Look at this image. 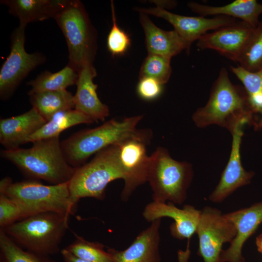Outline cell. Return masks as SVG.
<instances>
[{
	"instance_id": "6da1fadb",
	"label": "cell",
	"mask_w": 262,
	"mask_h": 262,
	"mask_svg": "<svg viewBox=\"0 0 262 262\" xmlns=\"http://www.w3.org/2000/svg\"><path fill=\"white\" fill-rule=\"evenodd\" d=\"M257 115L244 87L233 84L227 69L223 67L213 85L208 101L195 112L192 118L198 127L216 124L231 132L240 124H249L259 129Z\"/></svg>"
},
{
	"instance_id": "7a4b0ae2",
	"label": "cell",
	"mask_w": 262,
	"mask_h": 262,
	"mask_svg": "<svg viewBox=\"0 0 262 262\" xmlns=\"http://www.w3.org/2000/svg\"><path fill=\"white\" fill-rule=\"evenodd\" d=\"M0 155L25 175L51 184L68 182L76 170L65 156L59 136L34 141L28 148L2 150Z\"/></svg>"
},
{
	"instance_id": "3957f363",
	"label": "cell",
	"mask_w": 262,
	"mask_h": 262,
	"mask_svg": "<svg viewBox=\"0 0 262 262\" xmlns=\"http://www.w3.org/2000/svg\"><path fill=\"white\" fill-rule=\"evenodd\" d=\"M68 182L47 185L35 180L13 182L10 177H5L0 182V194L18 206L23 218L45 212L70 215L76 205L71 199Z\"/></svg>"
},
{
	"instance_id": "277c9868",
	"label": "cell",
	"mask_w": 262,
	"mask_h": 262,
	"mask_svg": "<svg viewBox=\"0 0 262 262\" xmlns=\"http://www.w3.org/2000/svg\"><path fill=\"white\" fill-rule=\"evenodd\" d=\"M69 215L55 212L35 214L1 229L26 250L49 256L58 253L68 228Z\"/></svg>"
},
{
	"instance_id": "5b68a950",
	"label": "cell",
	"mask_w": 262,
	"mask_h": 262,
	"mask_svg": "<svg viewBox=\"0 0 262 262\" xmlns=\"http://www.w3.org/2000/svg\"><path fill=\"white\" fill-rule=\"evenodd\" d=\"M143 116H133L121 121L112 119L98 127L72 134L61 142L67 162L76 168L82 165L92 155L136 132V127Z\"/></svg>"
},
{
	"instance_id": "8992f818",
	"label": "cell",
	"mask_w": 262,
	"mask_h": 262,
	"mask_svg": "<svg viewBox=\"0 0 262 262\" xmlns=\"http://www.w3.org/2000/svg\"><path fill=\"white\" fill-rule=\"evenodd\" d=\"M54 19L66 40L68 65L78 72L83 66L93 64L97 50L96 33L82 3L68 0Z\"/></svg>"
},
{
	"instance_id": "52a82bcc",
	"label": "cell",
	"mask_w": 262,
	"mask_h": 262,
	"mask_svg": "<svg viewBox=\"0 0 262 262\" xmlns=\"http://www.w3.org/2000/svg\"><path fill=\"white\" fill-rule=\"evenodd\" d=\"M193 176L190 163L175 160L163 147H157L150 156L147 181L154 201L182 204Z\"/></svg>"
},
{
	"instance_id": "ba28073f",
	"label": "cell",
	"mask_w": 262,
	"mask_h": 262,
	"mask_svg": "<svg viewBox=\"0 0 262 262\" xmlns=\"http://www.w3.org/2000/svg\"><path fill=\"white\" fill-rule=\"evenodd\" d=\"M119 179H123V175L115 144L99 151L90 162L76 168L68 182L71 199L75 205L82 198L103 199L108 184Z\"/></svg>"
},
{
	"instance_id": "9c48e42d",
	"label": "cell",
	"mask_w": 262,
	"mask_h": 262,
	"mask_svg": "<svg viewBox=\"0 0 262 262\" xmlns=\"http://www.w3.org/2000/svg\"><path fill=\"white\" fill-rule=\"evenodd\" d=\"M152 136L149 129L138 130L115 144L125 183L121 195L123 201H127L137 187L147 181L150 156L147 155V146Z\"/></svg>"
},
{
	"instance_id": "30bf717a",
	"label": "cell",
	"mask_w": 262,
	"mask_h": 262,
	"mask_svg": "<svg viewBox=\"0 0 262 262\" xmlns=\"http://www.w3.org/2000/svg\"><path fill=\"white\" fill-rule=\"evenodd\" d=\"M26 26L19 25L12 34L10 52L0 70V97L8 99L22 81L45 61L39 52L29 53L25 49Z\"/></svg>"
},
{
	"instance_id": "8fae6325",
	"label": "cell",
	"mask_w": 262,
	"mask_h": 262,
	"mask_svg": "<svg viewBox=\"0 0 262 262\" xmlns=\"http://www.w3.org/2000/svg\"><path fill=\"white\" fill-rule=\"evenodd\" d=\"M199 239L197 254L204 262H220L223 245L230 243L235 227L217 209L206 207L201 211L196 232Z\"/></svg>"
},
{
	"instance_id": "7c38bea8",
	"label": "cell",
	"mask_w": 262,
	"mask_h": 262,
	"mask_svg": "<svg viewBox=\"0 0 262 262\" xmlns=\"http://www.w3.org/2000/svg\"><path fill=\"white\" fill-rule=\"evenodd\" d=\"M200 214L201 211L190 205H185L182 209H180L171 202L166 203L153 201L146 206L143 216L149 222L165 217L174 220V222L170 226L171 235L179 240H188L186 251L179 256L180 262H186L190 254L188 248L190 240L196 232Z\"/></svg>"
},
{
	"instance_id": "4fadbf2b",
	"label": "cell",
	"mask_w": 262,
	"mask_h": 262,
	"mask_svg": "<svg viewBox=\"0 0 262 262\" xmlns=\"http://www.w3.org/2000/svg\"><path fill=\"white\" fill-rule=\"evenodd\" d=\"M254 29L245 21H236L205 33L197 41L196 46L201 49L215 50L228 59L238 62Z\"/></svg>"
},
{
	"instance_id": "5bb4252c",
	"label": "cell",
	"mask_w": 262,
	"mask_h": 262,
	"mask_svg": "<svg viewBox=\"0 0 262 262\" xmlns=\"http://www.w3.org/2000/svg\"><path fill=\"white\" fill-rule=\"evenodd\" d=\"M137 10L140 13L165 19L172 25L174 30L190 45L208 31L216 30L237 21L236 18L225 16H217L210 18L202 16H184L172 13L157 6L148 9L137 8Z\"/></svg>"
},
{
	"instance_id": "9a60e30c",
	"label": "cell",
	"mask_w": 262,
	"mask_h": 262,
	"mask_svg": "<svg viewBox=\"0 0 262 262\" xmlns=\"http://www.w3.org/2000/svg\"><path fill=\"white\" fill-rule=\"evenodd\" d=\"M244 125H238L231 132L232 141L229 159L219 183L209 197L213 202L223 201L237 189L249 184L254 175V172L246 171L241 163L240 147Z\"/></svg>"
},
{
	"instance_id": "2e32d148",
	"label": "cell",
	"mask_w": 262,
	"mask_h": 262,
	"mask_svg": "<svg viewBox=\"0 0 262 262\" xmlns=\"http://www.w3.org/2000/svg\"><path fill=\"white\" fill-rule=\"evenodd\" d=\"M225 215L235 226L236 234L229 248L222 250L220 262H244L243 245L262 223V201Z\"/></svg>"
},
{
	"instance_id": "e0dca14e",
	"label": "cell",
	"mask_w": 262,
	"mask_h": 262,
	"mask_svg": "<svg viewBox=\"0 0 262 262\" xmlns=\"http://www.w3.org/2000/svg\"><path fill=\"white\" fill-rule=\"evenodd\" d=\"M96 76V70L93 64L83 66L78 71L77 90L74 95V109L94 122L104 121L110 114L108 106L103 103L98 96V85L93 82Z\"/></svg>"
},
{
	"instance_id": "ac0fdd59",
	"label": "cell",
	"mask_w": 262,
	"mask_h": 262,
	"mask_svg": "<svg viewBox=\"0 0 262 262\" xmlns=\"http://www.w3.org/2000/svg\"><path fill=\"white\" fill-rule=\"evenodd\" d=\"M46 120L32 107L22 114L0 120V143L5 149L19 147Z\"/></svg>"
},
{
	"instance_id": "d6986e66",
	"label": "cell",
	"mask_w": 262,
	"mask_h": 262,
	"mask_svg": "<svg viewBox=\"0 0 262 262\" xmlns=\"http://www.w3.org/2000/svg\"><path fill=\"white\" fill-rule=\"evenodd\" d=\"M151 223V225L142 231L125 250L118 251L110 248L115 262H160L159 246L161 219Z\"/></svg>"
},
{
	"instance_id": "ffe728a7",
	"label": "cell",
	"mask_w": 262,
	"mask_h": 262,
	"mask_svg": "<svg viewBox=\"0 0 262 262\" xmlns=\"http://www.w3.org/2000/svg\"><path fill=\"white\" fill-rule=\"evenodd\" d=\"M140 21L144 31L148 53L167 58L189 49L191 45L175 30L166 31L156 26L147 14L140 13Z\"/></svg>"
},
{
	"instance_id": "44dd1931",
	"label": "cell",
	"mask_w": 262,
	"mask_h": 262,
	"mask_svg": "<svg viewBox=\"0 0 262 262\" xmlns=\"http://www.w3.org/2000/svg\"><path fill=\"white\" fill-rule=\"evenodd\" d=\"M69 0H5L10 14L17 17L19 25L26 26L33 22L43 21L55 16L66 5Z\"/></svg>"
},
{
	"instance_id": "7402d4cb",
	"label": "cell",
	"mask_w": 262,
	"mask_h": 262,
	"mask_svg": "<svg viewBox=\"0 0 262 262\" xmlns=\"http://www.w3.org/2000/svg\"><path fill=\"white\" fill-rule=\"evenodd\" d=\"M189 8L200 16H225L238 18L254 28L260 22L259 16L262 14V3L256 0H235L223 6H213L196 2L188 3Z\"/></svg>"
},
{
	"instance_id": "603a6c76",
	"label": "cell",
	"mask_w": 262,
	"mask_h": 262,
	"mask_svg": "<svg viewBox=\"0 0 262 262\" xmlns=\"http://www.w3.org/2000/svg\"><path fill=\"white\" fill-rule=\"evenodd\" d=\"M94 122L90 118L75 109L63 110L54 114L41 128L28 137L25 143L58 137L62 131L74 126Z\"/></svg>"
},
{
	"instance_id": "cb8c5ba5",
	"label": "cell",
	"mask_w": 262,
	"mask_h": 262,
	"mask_svg": "<svg viewBox=\"0 0 262 262\" xmlns=\"http://www.w3.org/2000/svg\"><path fill=\"white\" fill-rule=\"evenodd\" d=\"M29 96L33 107L47 122L60 111L74 108V95L66 89L43 91Z\"/></svg>"
},
{
	"instance_id": "d4e9b609",
	"label": "cell",
	"mask_w": 262,
	"mask_h": 262,
	"mask_svg": "<svg viewBox=\"0 0 262 262\" xmlns=\"http://www.w3.org/2000/svg\"><path fill=\"white\" fill-rule=\"evenodd\" d=\"M78 78V72L68 65L55 73L44 71L28 82L27 84L31 86L28 95L43 91L66 89L67 87L76 84Z\"/></svg>"
},
{
	"instance_id": "484cf974",
	"label": "cell",
	"mask_w": 262,
	"mask_h": 262,
	"mask_svg": "<svg viewBox=\"0 0 262 262\" xmlns=\"http://www.w3.org/2000/svg\"><path fill=\"white\" fill-rule=\"evenodd\" d=\"M0 250V260L3 262H56L49 256L40 255L24 250L1 229Z\"/></svg>"
},
{
	"instance_id": "4316f807",
	"label": "cell",
	"mask_w": 262,
	"mask_h": 262,
	"mask_svg": "<svg viewBox=\"0 0 262 262\" xmlns=\"http://www.w3.org/2000/svg\"><path fill=\"white\" fill-rule=\"evenodd\" d=\"M66 248L77 257L90 262H115L110 248L106 251L102 244L80 236Z\"/></svg>"
},
{
	"instance_id": "83f0119b",
	"label": "cell",
	"mask_w": 262,
	"mask_h": 262,
	"mask_svg": "<svg viewBox=\"0 0 262 262\" xmlns=\"http://www.w3.org/2000/svg\"><path fill=\"white\" fill-rule=\"evenodd\" d=\"M238 63L240 66L250 72L262 69V21L255 28Z\"/></svg>"
},
{
	"instance_id": "f1b7e54d",
	"label": "cell",
	"mask_w": 262,
	"mask_h": 262,
	"mask_svg": "<svg viewBox=\"0 0 262 262\" xmlns=\"http://www.w3.org/2000/svg\"><path fill=\"white\" fill-rule=\"evenodd\" d=\"M170 58L148 53L144 60L139 73V79L143 78L153 79L162 85L169 80L172 69Z\"/></svg>"
},
{
	"instance_id": "f546056e",
	"label": "cell",
	"mask_w": 262,
	"mask_h": 262,
	"mask_svg": "<svg viewBox=\"0 0 262 262\" xmlns=\"http://www.w3.org/2000/svg\"><path fill=\"white\" fill-rule=\"evenodd\" d=\"M111 6L113 26L107 37V48L112 55H121L127 50L131 40L127 33L117 26L113 0H111Z\"/></svg>"
},
{
	"instance_id": "4dcf8cb0",
	"label": "cell",
	"mask_w": 262,
	"mask_h": 262,
	"mask_svg": "<svg viewBox=\"0 0 262 262\" xmlns=\"http://www.w3.org/2000/svg\"><path fill=\"white\" fill-rule=\"evenodd\" d=\"M230 68L243 84L248 96L262 93V69L250 72L240 66H231Z\"/></svg>"
},
{
	"instance_id": "1f68e13d",
	"label": "cell",
	"mask_w": 262,
	"mask_h": 262,
	"mask_svg": "<svg viewBox=\"0 0 262 262\" xmlns=\"http://www.w3.org/2000/svg\"><path fill=\"white\" fill-rule=\"evenodd\" d=\"M23 218L22 212L18 206L7 196L0 194V229H3Z\"/></svg>"
},
{
	"instance_id": "d6a6232c",
	"label": "cell",
	"mask_w": 262,
	"mask_h": 262,
	"mask_svg": "<svg viewBox=\"0 0 262 262\" xmlns=\"http://www.w3.org/2000/svg\"><path fill=\"white\" fill-rule=\"evenodd\" d=\"M162 84L150 78L140 79L137 90L139 96L145 100H153L158 98L162 92Z\"/></svg>"
},
{
	"instance_id": "836d02e7",
	"label": "cell",
	"mask_w": 262,
	"mask_h": 262,
	"mask_svg": "<svg viewBox=\"0 0 262 262\" xmlns=\"http://www.w3.org/2000/svg\"><path fill=\"white\" fill-rule=\"evenodd\" d=\"M61 253L65 262H90L77 257L66 248L61 251Z\"/></svg>"
},
{
	"instance_id": "e575fe53",
	"label": "cell",
	"mask_w": 262,
	"mask_h": 262,
	"mask_svg": "<svg viewBox=\"0 0 262 262\" xmlns=\"http://www.w3.org/2000/svg\"><path fill=\"white\" fill-rule=\"evenodd\" d=\"M256 244L258 250L262 254V235L260 234L256 237Z\"/></svg>"
},
{
	"instance_id": "d590c367",
	"label": "cell",
	"mask_w": 262,
	"mask_h": 262,
	"mask_svg": "<svg viewBox=\"0 0 262 262\" xmlns=\"http://www.w3.org/2000/svg\"><path fill=\"white\" fill-rule=\"evenodd\" d=\"M0 262H3L0 260Z\"/></svg>"
},
{
	"instance_id": "8d00e7d4",
	"label": "cell",
	"mask_w": 262,
	"mask_h": 262,
	"mask_svg": "<svg viewBox=\"0 0 262 262\" xmlns=\"http://www.w3.org/2000/svg\"><path fill=\"white\" fill-rule=\"evenodd\" d=\"M261 234L262 235V233Z\"/></svg>"
}]
</instances>
